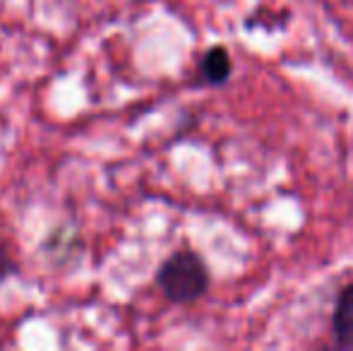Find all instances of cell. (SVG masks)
I'll list each match as a JSON object with an SVG mask.
<instances>
[{
	"label": "cell",
	"instance_id": "obj_1",
	"mask_svg": "<svg viewBox=\"0 0 353 351\" xmlns=\"http://www.w3.org/2000/svg\"><path fill=\"white\" fill-rule=\"evenodd\" d=\"M157 281L171 301L188 303V301H195L205 294L207 284H210V274H207L205 263L195 253L181 250L161 265Z\"/></svg>",
	"mask_w": 353,
	"mask_h": 351
},
{
	"label": "cell",
	"instance_id": "obj_2",
	"mask_svg": "<svg viewBox=\"0 0 353 351\" xmlns=\"http://www.w3.org/2000/svg\"><path fill=\"white\" fill-rule=\"evenodd\" d=\"M334 337L341 347H353V284L339 294L334 310Z\"/></svg>",
	"mask_w": 353,
	"mask_h": 351
},
{
	"label": "cell",
	"instance_id": "obj_3",
	"mask_svg": "<svg viewBox=\"0 0 353 351\" xmlns=\"http://www.w3.org/2000/svg\"><path fill=\"white\" fill-rule=\"evenodd\" d=\"M202 75L212 85H221V82L228 80V75H231V58H228L226 48L216 46L212 51H207V56L202 58Z\"/></svg>",
	"mask_w": 353,
	"mask_h": 351
},
{
	"label": "cell",
	"instance_id": "obj_4",
	"mask_svg": "<svg viewBox=\"0 0 353 351\" xmlns=\"http://www.w3.org/2000/svg\"><path fill=\"white\" fill-rule=\"evenodd\" d=\"M14 272V263L10 260V255L5 253L3 248H0V281L5 279V277H10Z\"/></svg>",
	"mask_w": 353,
	"mask_h": 351
}]
</instances>
